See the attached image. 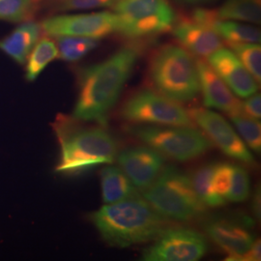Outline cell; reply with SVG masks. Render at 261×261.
Wrapping results in <instances>:
<instances>
[{
  "mask_svg": "<svg viewBox=\"0 0 261 261\" xmlns=\"http://www.w3.org/2000/svg\"><path fill=\"white\" fill-rule=\"evenodd\" d=\"M135 46H125L100 63L83 69L73 112L75 121L106 124L140 56Z\"/></svg>",
  "mask_w": 261,
  "mask_h": 261,
  "instance_id": "obj_1",
  "label": "cell"
},
{
  "mask_svg": "<svg viewBox=\"0 0 261 261\" xmlns=\"http://www.w3.org/2000/svg\"><path fill=\"white\" fill-rule=\"evenodd\" d=\"M89 219L103 241L115 248L153 241L170 227L169 220L140 196L105 204Z\"/></svg>",
  "mask_w": 261,
  "mask_h": 261,
  "instance_id": "obj_2",
  "label": "cell"
},
{
  "mask_svg": "<svg viewBox=\"0 0 261 261\" xmlns=\"http://www.w3.org/2000/svg\"><path fill=\"white\" fill-rule=\"evenodd\" d=\"M55 129L60 143L57 172L77 174L100 165L114 163L117 144L103 128H80L73 117H62L57 119Z\"/></svg>",
  "mask_w": 261,
  "mask_h": 261,
  "instance_id": "obj_3",
  "label": "cell"
},
{
  "mask_svg": "<svg viewBox=\"0 0 261 261\" xmlns=\"http://www.w3.org/2000/svg\"><path fill=\"white\" fill-rule=\"evenodd\" d=\"M149 75L158 93L177 103L189 102L200 92L196 58L175 45H165L154 54Z\"/></svg>",
  "mask_w": 261,
  "mask_h": 261,
  "instance_id": "obj_4",
  "label": "cell"
},
{
  "mask_svg": "<svg viewBox=\"0 0 261 261\" xmlns=\"http://www.w3.org/2000/svg\"><path fill=\"white\" fill-rule=\"evenodd\" d=\"M142 197L168 220L190 222L205 212L207 206L194 189L191 177L175 167H165L157 179L142 191Z\"/></svg>",
  "mask_w": 261,
  "mask_h": 261,
  "instance_id": "obj_5",
  "label": "cell"
},
{
  "mask_svg": "<svg viewBox=\"0 0 261 261\" xmlns=\"http://www.w3.org/2000/svg\"><path fill=\"white\" fill-rule=\"evenodd\" d=\"M127 130L164 157L177 162L195 160L213 146L203 132L195 127L137 124L129 127Z\"/></svg>",
  "mask_w": 261,
  "mask_h": 261,
  "instance_id": "obj_6",
  "label": "cell"
},
{
  "mask_svg": "<svg viewBox=\"0 0 261 261\" xmlns=\"http://www.w3.org/2000/svg\"><path fill=\"white\" fill-rule=\"evenodd\" d=\"M113 13L125 37H151L170 30L176 16L168 0H117Z\"/></svg>",
  "mask_w": 261,
  "mask_h": 261,
  "instance_id": "obj_7",
  "label": "cell"
},
{
  "mask_svg": "<svg viewBox=\"0 0 261 261\" xmlns=\"http://www.w3.org/2000/svg\"><path fill=\"white\" fill-rule=\"evenodd\" d=\"M120 115L124 120L134 124L195 126L189 112L177 102L149 89L130 96L122 106Z\"/></svg>",
  "mask_w": 261,
  "mask_h": 261,
  "instance_id": "obj_8",
  "label": "cell"
},
{
  "mask_svg": "<svg viewBox=\"0 0 261 261\" xmlns=\"http://www.w3.org/2000/svg\"><path fill=\"white\" fill-rule=\"evenodd\" d=\"M208 249L206 238L190 228L169 227L142 252L144 261H196Z\"/></svg>",
  "mask_w": 261,
  "mask_h": 261,
  "instance_id": "obj_9",
  "label": "cell"
},
{
  "mask_svg": "<svg viewBox=\"0 0 261 261\" xmlns=\"http://www.w3.org/2000/svg\"><path fill=\"white\" fill-rule=\"evenodd\" d=\"M42 30L50 37L79 36L100 40L117 32L118 20L113 12L55 16L44 19Z\"/></svg>",
  "mask_w": 261,
  "mask_h": 261,
  "instance_id": "obj_10",
  "label": "cell"
},
{
  "mask_svg": "<svg viewBox=\"0 0 261 261\" xmlns=\"http://www.w3.org/2000/svg\"><path fill=\"white\" fill-rule=\"evenodd\" d=\"M188 112L194 123L203 130L208 140L226 156L247 165L254 164L249 147L222 115L203 108H196Z\"/></svg>",
  "mask_w": 261,
  "mask_h": 261,
  "instance_id": "obj_11",
  "label": "cell"
},
{
  "mask_svg": "<svg viewBox=\"0 0 261 261\" xmlns=\"http://www.w3.org/2000/svg\"><path fill=\"white\" fill-rule=\"evenodd\" d=\"M116 159L119 168L140 191L152 185L165 168L164 156L147 145L123 150Z\"/></svg>",
  "mask_w": 261,
  "mask_h": 261,
  "instance_id": "obj_12",
  "label": "cell"
},
{
  "mask_svg": "<svg viewBox=\"0 0 261 261\" xmlns=\"http://www.w3.org/2000/svg\"><path fill=\"white\" fill-rule=\"evenodd\" d=\"M249 225V220L242 222L217 218L205 224V232L217 246L227 252L226 260L237 261L251 249L255 240Z\"/></svg>",
  "mask_w": 261,
  "mask_h": 261,
  "instance_id": "obj_13",
  "label": "cell"
},
{
  "mask_svg": "<svg viewBox=\"0 0 261 261\" xmlns=\"http://www.w3.org/2000/svg\"><path fill=\"white\" fill-rule=\"evenodd\" d=\"M207 63L237 97L246 99L257 92V82L229 48L218 49L207 57Z\"/></svg>",
  "mask_w": 261,
  "mask_h": 261,
  "instance_id": "obj_14",
  "label": "cell"
},
{
  "mask_svg": "<svg viewBox=\"0 0 261 261\" xmlns=\"http://www.w3.org/2000/svg\"><path fill=\"white\" fill-rule=\"evenodd\" d=\"M196 60L204 106L226 112L228 115L242 113V102L217 75L212 67L201 58Z\"/></svg>",
  "mask_w": 261,
  "mask_h": 261,
  "instance_id": "obj_15",
  "label": "cell"
},
{
  "mask_svg": "<svg viewBox=\"0 0 261 261\" xmlns=\"http://www.w3.org/2000/svg\"><path fill=\"white\" fill-rule=\"evenodd\" d=\"M172 32L178 42L191 54L198 57H208L224 47L223 39L213 29L192 19H181L174 23Z\"/></svg>",
  "mask_w": 261,
  "mask_h": 261,
  "instance_id": "obj_16",
  "label": "cell"
},
{
  "mask_svg": "<svg viewBox=\"0 0 261 261\" xmlns=\"http://www.w3.org/2000/svg\"><path fill=\"white\" fill-rule=\"evenodd\" d=\"M41 31L40 23L28 21L0 41V49L19 64H24L30 51L39 41Z\"/></svg>",
  "mask_w": 261,
  "mask_h": 261,
  "instance_id": "obj_17",
  "label": "cell"
},
{
  "mask_svg": "<svg viewBox=\"0 0 261 261\" xmlns=\"http://www.w3.org/2000/svg\"><path fill=\"white\" fill-rule=\"evenodd\" d=\"M101 186L105 204H112L140 196L138 189L119 167L109 166L103 168L101 172Z\"/></svg>",
  "mask_w": 261,
  "mask_h": 261,
  "instance_id": "obj_18",
  "label": "cell"
},
{
  "mask_svg": "<svg viewBox=\"0 0 261 261\" xmlns=\"http://www.w3.org/2000/svg\"><path fill=\"white\" fill-rule=\"evenodd\" d=\"M211 28L227 43H260V30L241 21L218 19Z\"/></svg>",
  "mask_w": 261,
  "mask_h": 261,
  "instance_id": "obj_19",
  "label": "cell"
},
{
  "mask_svg": "<svg viewBox=\"0 0 261 261\" xmlns=\"http://www.w3.org/2000/svg\"><path fill=\"white\" fill-rule=\"evenodd\" d=\"M217 11L219 18L259 24L261 0H226Z\"/></svg>",
  "mask_w": 261,
  "mask_h": 261,
  "instance_id": "obj_20",
  "label": "cell"
},
{
  "mask_svg": "<svg viewBox=\"0 0 261 261\" xmlns=\"http://www.w3.org/2000/svg\"><path fill=\"white\" fill-rule=\"evenodd\" d=\"M57 57L58 49L55 41L47 37L38 41L25 61L27 80L29 82L35 81L45 68Z\"/></svg>",
  "mask_w": 261,
  "mask_h": 261,
  "instance_id": "obj_21",
  "label": "cell"
},
{
  "mask_svg": "<svg viewBox=\"0 0 261 261\" xmlns=\"http://www.w3.org/2000/svg\"><path fill=\"white\" fill-rule=\"evenodd\" d=\"M57 40L58 57L67 62H75L87 56L99 45V40L79 36H59Z\"/></svg>",
  "mask_w": 261,
  "mask_h": 261,
  "instance_id": "obj_22",
  "label": "cell"
},
{
  "mask_svg": "<svg viewBox=\"0 0 261 261\" xmlns=\"http://www.w3.org/2000/svg\"><path fill=\"white\" fill-rule=\"evenodd\" d=\"M214 168L215 164H207L197 168L191 176L197 196L207 207H218L225 204L224 200L215 194L212 187Z\"/></svg>",
  "mask_w": 261,
  "mask_h": 261,
  "instance_id": "obj_23",
  "label": "cell"
},
{
  "mask_svg": "<svg viewBox=\"0 0 261 261\" xmlns=\"http://www.w3.org/2000/svg\"><path fill=\"white\" fill-rule=\"evenodd\" d=\"M228 48L258 83L261 81V47L257 43H227Z\"/></svg>",
  "mask_w": 261,
  "mask_h": 261,
  "instance_id": "obj_24",
  "label": "cell"
},
{
  "mask_svg": "<svg viewBox=\"0 0 261 261\" xmlns=\"http://www.w3.org/2000/svg\"><path fill=\"white\" fill-rule=\"evenodd\" d=\"M229 117L246 145L252 151L260 153L261 126L259 121L243 113L231 114Z\"/></svg>",
  "mask_w": 261,
  "mask_h": 261,
  "instance_id": "obj_25",
  "label": "cell"
},
{
  "mask_svg": "<svg viewBox=\"0 0 261 261\" xmlns=\"http://www.w3.org/2000/svg\"><path fill=\"white\" fill-rule=\"evenodd\" d=\"M251 191L250 177L245 168L232 165L231 186L227 196V200L232 202H243L248 199Z\"/></svg>",
  "mask_w": 261,
  "mask_h": 261,
  "instance_id": "obj_26",
  "label": "cell"
},
{
  "mask_svg": "<svg viewBox=\"0 0 261 261\" xmlns=\"http://www.w3.org/2000/svg\"><path fill=\"white\" fill-rule=\"evenodd\" d=\"M32 0H0V19L21 21L28 19Z\"/></svg>",
  "mask_w": 261,
  "mask_h": 261,
  "instance_id": "obj_27",
  "label": "cell"
},
{
  "mask_svg": "<svg viewBox=\"0 0 261 261\" xmlns=\"http://www.w3.org/2000/svg\"><path fill=\"white\" fill-rule=\"evenodd\" d=\"M231 171L232 165L227 163L215 164L214 173L212 178V187L214 193L223 199L227 201V196L231 186Z\"/></svg>",
  "mask_w": 261,
  "mask_h": 261,
  "instance_id": "obj_28",
  "label": "cell"
},
{
  "mask_svg": "<svg viewBox=\"0 0 261 261\" xmlns=\"http://www.w3.org/2000/svg\"><path fill=\"white\" fill-rule=\"evenodd\" d=\"M117 0H60L58 8L61 11H84L113 6Z\"/></svg>",
  "mask_w": 261,
  "mask_h": 261,
  "instance_id": "obj_29",
  "label": "cell"
},
{
  "mask_svg": "<svg viewBox=\"0 0 261 261\" xmlns=\"http://www.w3.org/2000/svg\"><path fill=\"white\" fill-rule=\"evenodd\" d=\"M242 113L259 120L261 117V97L260 94L254 93L252 96L246 98V101L242 103Z\"/></svg>",
  "mask_w": 261,
  "mask_h": 261,
  "instance_id": "obj_30",
  "label": "cell"
},
{
  "mask_svg": "<svg viewBox=\"0 0 261 261\" xmlns=\"http://www.w3.org/2000/svg\"><path fill=\"white\" fill-rule=\"evenodd\" d=\"M261 259L260 239L254 240L251 249L242 254L237 260L239 261H259Z\"/></svg>",
  "mask_w": 261,
  "mask_h": 261,
  "instance_id": "obj_31",
  "label": "cell"
},
{
  "mask_svg": "<svg viewBox=\"0 0 261 261\" xmlns=\"http://www.w3.org/2000/svg\"><path fill=\"white\" fill-rule=\"evenodd\" d=\"M252 211L253 214L257 218L260 219V188L255 190L252 199Z\"/></svg>",
  "mask_w": 261,
  "mask_h": 261,
  "instance_id": "obj_32",
  "label": "cell"
},
{
  "mask_svg": "<svg viewBox=\"0 0 261 261\" xmlns=\"http://www.w3.org/2000/svg\"><path fill=\"white\" fill-rule=\"evenodd\" d=\"M179 1L189 3V4H203V3H209L214 0H179Z\"/></svg>",
  "mask_w": 261,
  "mask_h": 261,
  "instance_id": "obj_33",
  "label": "cell"
}]
</instances>
